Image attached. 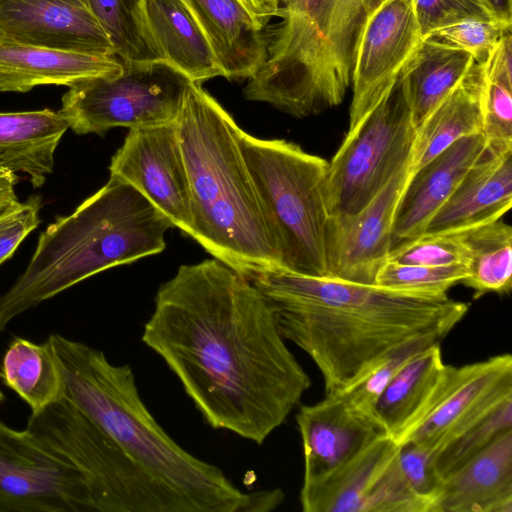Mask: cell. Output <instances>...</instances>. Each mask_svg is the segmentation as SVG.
Wrapping results in <instances>:
<instances>
[{
    "label": "cell",
    "mask_w": 512,
    "mask_h": 512,
    "mask_svg": "<svg viewBox=\"0 0 512 512\" xmlns=\"http://www.w3.org/2000/svg\"><path fill=\"white\" fill-rule=\"evenodd\" d=\"M171 227L140 191L110 176L40 234L25 271L0 296V332L15 317L101 271L161 253Z\"/></svg>",
    "instance_id": "cell-5"
},
{
    "label": "cell",
    "mask_w": 512,
    "mask_h": 512,
    "mask_svg": "<svg viewBox=\"0 0 512 512\" xmlns=\"http://www.w3.org/2000/svg\"><path fill=\"white\" fill-rule=\"evenodd\" d=\"M26 430L84 474L97 512H182L154 477L64 398L32 412Z\"/></svg>",
    "instance_id": "cell-7"
},
{
    "label": "cell",
    "mask_w": 512,
    "mask_h": 512,
    "mask_svg": "<svg viewBox=\"0 0 512 512\" xmlns=\"http://www.w3.org/2000/svg\"><path fill=\"white\" fill-rule=\"evenodd\" d=\"M511 396L510 354L463 366L447 365L437 399L401 444L410 442L438 455L456 437Z\"/></svg>",
    "instance_id": "cell-14"
},
{
    "label": "cell",
    "mask_w": 512,
    "mask_h": 512,
    "mask_svg": "<svg viewBox=\"0 0 512 512\" xmlns=\"http://www.w3.org/2000/svg\"><path fill=\"white\" fill-rule=\"evenodd\" d=\"M142 341L212 428L259 445L311 386L262 293L215 258L180 266L160 286Z\"/></svg>",
    "instance_id": "cell-1"
},
{
    "label": "cell",
    "mask_w": 512,
    "mask_h": 512,
    "mask_svg": "<svg viewBox=\"0 0 512 512\" xmlns=\"http://www.w3.org/2000/svg\"><path fill=\"white\" fill-rule=\"evenodd\" d=\"M401 445L383 434L338 468L303 482L304 512H430L400 468Z\"/></svg>",
    "instance_id": "cell-11"
},
{
    "label": "cell",
    "mask_w": 512,
    "mask_h": 512,
    "mask_svg": "<svg viewBox=\"0 0 512 512\" xmlns=\"http://www.w3.org/2000/svg\"><path fill=\"white\" fill-rule=\"evenodd\" d=\"M237 141L276 249L280 270L326 277L328 161L284 139L240 127Z\"/></svg>",
    "instance_id": "cell-6"
},
{
    "label": "cell",
    "mask_w": 512,
    "mask_h": 512,
    "mask_svg": "<svg viewBox=\"0 0 512 512\" xmlns=\"http://www.w3.org/2000/svg\"><path fill=\"white\" fill-rule=\"evenodd\" d=\"M486 147L482 133L463 137L412 172L396 210L393 246L425 232L431 218Z\"/></svg>",
    "instance_id": "cell-18"
},
{
    "label": "cell",
    "mask_w": 512,
    "mask_h": 512,
    "mask_svg": "<svg viewBox=\"0 0 512 512\" xmlns=\"http://www.w3.org/2000/svg\"><path fill=\"white\" fill-rule=\"evenodd\" d=\"M512 206V150L488 147L467 171L424 233L464 232L501 219Z\"/></svg>",
    "instance_id": "cell-19"
},
{
    "label": "cell",
    "mask_w": 512,
    "mask_h": 512,
    "mask_svg": "<svg viewBox=\"0 0 512 512\" xmlns=\"http://www.w3.org/2000/svg\"><path fill=\"white\" fill-rule=\"evenodd\" d=\"M0 376H1V371H0ZM3 398H4V396H3L2 392L0 391V401H2Z\"/></svg>",
    "instance_id": "cell-44"
},
{
    "label": "cell",
    "mask_w": 512,
    "mask_h": 512,
    "mask_svg": "<svg viewBox=\"0 0 512 512\" xmlns=\"http://www.w3.org/2000/svg\"><path fill=\"white\" fill-rule=\"evenodd\" d=\"M1 377L37 412L62 397L58 363L50 344L15 338L6 350Z\"/></svg>",
    "instance_id": "cell-28"
},
{
    "label": "cell",
    "mask_w": 512,
    "mask_h": 512,
    "mask_svg": "<svg viewBox=\"0 0 512 512\" xmlns=\"http://www.w3.org/2000/svg\"><path fill=\"white\" fill-rule=\"evenodd\" d=\"M434 512H512V429L442 479Z\"/></svg>",
    "instance_id": "cell-20"
},
{
    "label": "cell",
    "mask_w": 512,
    "mask_h": 512,
    "mask_svg": "<svg viewBox=\"0 0 512 512\" xmlns=\"http://www.w3.org/2000/svg\"><path fill=\"white\" fill-rule=\"evenodd\" d=\"M253 17L267 27L270 20L278 17L279 0H239Z\"/></svg>",
    "instance_id": "cell-41"
},
{
    "label": "cell",
    "mask_w": 512,
    "mask_h": 512,
    "mask_svg": "<svg viewBox=\"0 0 512 512\" xmlns=\"http://www.w3.org/2000/svg\"><path fill=\"white\" fill-rule=\"evenodd\" d=\"M120 61V71L77 82L62 96L59 112L74 133L177 121L192 81L165 60Z\"/></svg>",
    "instance_id": "cell-8"
},
{
    "label": "cell",
    "mask_w": 512,
    "mask_h": 512,
    "mask_svg": "<svg viewBox=\"0 0 512 512\" xmlns=\"http://www.w3.org/2000/svg\"><path fill=\"white\" fill-rule=\"evenodd\" d=\"M428 346L430 345L415 344L392 355L355 383L334 395L339 396L351 408L376 422L375 405L386 386L407 361Z\"/></svg>",
    "instance_id": "cell-35"
},
{
    "label": "cell",
    "mask_w": 512,
    "mask_h": 512,
    "mask_svg": "<svg viewBox=\"0 0 512 512\" xmlns=\"http://www.w3.org/2000/svg\"><path fill=\"white\" fill-rule=\"evenodd\" d=\"M469 248L464 232L423 233L392 247L389 261L424 266L466 265Z\"/></svg>",
    "instance_id": "cell-33"
},
{
    "label": "cell",
    "mask_w": 512,
    "mask_h": 512,
    "mask_svg": "<svg viewBox=\"0 0 512 512\" xmlns=\"http://www.w3.org/2000/svg\"><path fill=\"white\" fill-rule=\"evenodd\" d=\"M59 111L0 112V165L26 174L34 188L52 173L57 146L68 129Z\"/></svg>",
    "instance_id": "cell-26"
},
{
    "label": "cell",
    "mask_w": 512,
    "mask_h": 512,
    "mask_svg": "<svg viewBox=\"0 0 512 512\" xmlns=\"http://www.w3.org/2000/svg\"><path fill=\"white\" fill-rule=\"evenodd\" d=\"M110 176L140 191L184 234L192 228L191 192L177 123L129 129Z\"/></svg>",
    "instance_id": "cell-12"
},
{
    "label": "cell",
    "mask_w": 512,
    "mask_h": 512,
    "mask_svg": "<svg viewBox=\"0 0 512 512\" xmlns=\"http://www.w3.org/2000/svg\"><path fill=\"white\" fill-rule=\"evenodd\" d=\"M486 80L474 62L452 91L415 128L409 166L416 171L457 140L482 133Z\"/></svg>",
    "instance_id": "cell-24"
},
{
    "label": "cell",
    "mask_w": 512,
    "mask_h": 512,
    "mask_svg": "<svg viewBox=\"0 0 512 512\" xmlns=\"http://www.w3.org/2000/svg\"><path fill=\"white\" fill-rule=\"evenodd\" d=\"M415 135L399 78L387 96L351 132L328 161L329 218L350 217L364 208L410 159Z\"/></svg>",
    "instance_id": "cell-9"
},
{
    "label": "cell",
    "mask_w": 512,
    "mask_h": 512,
    "mask_svg": "<svg viewBox=\"0 0 512 512\" xmlns=\"http://www.w3.org/2000/svg\"><path fill=\"white\" fill-rule=\"evenodd\" d=\"M76 1H77V2H79L80 4H82V5L86 6V2H85V0H76ZM86 7H87V6H86Z\"/></svg>",
    "instance_id": "cell-43"
},
{
    "label": "cell",
    "mask_w": 512,
    "mask_h": 512,
    "mask_svg": "<svg viewBox=\"0 0 512 512\" xmlns=\"http://www.w3.org/2000/svg\"><path fill=\"white\" fill-rule=\"evenodd\" d=\"M493 16L503 22L512 24V0H482Z\"/></svg>",
    "instance_id": "cell-42"
},
{
    "label": "cell",
    "mask_w": 512,
    "mask_h": 512,
    "mask_svg": "<svg viewBox=\"0 0 512 512\" xmlns=\"http://www.w3.org/2000/svg\"><path fill=\"white\" fill-rule=\"evenodd\" d=\"M468 275L466 265L424 266L387 261L374 284L386 289L430 296H444Z\"/></svg>",
    "instance_id": "cell-31"
},
{
    "label": "cell",
    "mask_w": 512,
    "mask_h": 512,
    "mask_svg": "<svg viewBox=\"0 0 512 512\" xmlns=\"http://www.w3.org/2000/svg\"><path fill=\"white\" fill-rule=\"evenodd\" d=\"M423 40L413 0H382L367 20L358 45L347 132L387 96Z\"/></svg>",
    "instance_id": "cell-13"
},
{
    "label": "cell",
    "mask_w": 512,
    "mask_h": 512,
    "mask_svg": "<svg viewBox=\"0 0 512 512\" xmlns=\"http://www.w3.org/2000/svg\"><path fill=\"white\" fill-rule=\"evenodd\" d=\"M304 455L303 482L311 481L349 461L378 436L379 425L337 395H326L296 414Z\"/></svg>",
    "instance_id": "cell-17"
},
{
    "label": "cell",
    "mask_w": 512,
    "mask_h": 512,
    "mask_svg": "<svg viewBox=\"0 0 512 512\" xmlns=\"http://www.w3.org/2000/svg\"><path fill=\"white\" fill-rule=\"evenodd\" d=\"M474 62L463 50L423 38L399 76L415 128L452 91Z\"/></svg>",
    "instance_id": "cell-27"
},
{
    "label": "cell",
    "mask_w": 512,
    "mask_h": 512,
    "mask_svg": "<svg viewBox=\"0 0 512 512\" xmlns=\"http://www.w3.org/2000/svg\"><path fill=\"white\" fill-rule=\"evenodd\" d=\"M0 512H97L84 474L26 429L0 422Z\"/></svg>",
    "instance_id": "cell-10"
},
{
    "label": "cell",
    "mask_w": 512,
    "mask_h": 512,
    "mask_svg": "<svg viewBox=\"0 0 512 512\" xmlns=\"http://www.w3.org/2000/svg\"><path fill=\"white\" fill-rule=\"evenodd\" d=\"M486 79L501 80L512 84V37L511 29L499 39L485 63Z\"/></svg>",
    "instance_id": "cell-40"
},
{
    "label": "cell",
    "mask_w": 512,
    "mask_h": 512,
    "mask_svg": "<svg viewBox=\"0 0 512 512\" xmlns=\"http://www.w3.org/2000/svg\"><path fill=\"white\" fill-rule=\"evenodd\" d=\"M116 56L18 44L0 39V92H28L42 85L70 87L120 71Z\"/></svg>",
    "instance_id": "cell-21"
},
{
    "label": "cell",
    "mask_w": 512,
    "mask_h": 512,
    "mask_svg": "<svg viewBox=\"0 0 512 512\" xmlns=\"http://www.w3.org/2000/svg\"><path fill=\"white\" fill-rule=\"evenodd\" d=\"M484 125L487 147L496 152L512 150V84L486 79Z\"/></svg>",
    "instance_id": "cell-36"
},
{
    "label": "cell",
    "mask_w": 512,
    "mask_h": 512,
    "mask_svg": "<svg viewBox=\"0 0 512 512\" xmlns=\"http://www.w3.org/2000/svg\"><path fill=\"white\" fill-rule=\"evenodd\" d=\"M62 398L104 431L154 477L182 512H256L259 492L244 493L217 466L184 450L142 401L132 369L60 334L48 337Z\"/></svg>",
    "instance_id": "cell-3"
},
{
    "label": "cell",
    "mask_w": 512,
    "mask_h": 512,
    "mask_svg": "<svg viewBox=\"0 0 512 512\" xmlns=\"http://www.w3.org/2000/svg\"><path fill=\"white\" fill-rule=\"evenodd\" d=\"M446 370L439 343L406 362L375 405L374 417L385 435L399 444L407 438L437 399Z\"/></svg>",
    "instance_id": "cell-23"
},
{
    "label": "cell",
    "mask_w": 512,
    "mask_h": 512,
    "mask_svg": "<svg viewBox=\"0 0 512 512\" xmlns=\"http://www.w3.org/2000/svg\"><path fill=\"white\" fill-rule=\"evenodd\" d=\"M0 39L115 56L104 29L76 0H0Z\"/></svg>",
    "instance_id": "cell-16"
},
{
    "label": "cell",
    "mask_w": 512,
    "mask_h": 512,
    "mask_svg": "<svg viewBox=\"0 0 512 512\" xmlns=\"http://www.w3.org/2000/svg\"><path fill=\"white\" fill-rule=\"evenodd\" d=\"M143 12L163 60L194 83L223 76L205 33L183 0H144Z\"/></svg>",
    "instance_id": "cell-25"
},
{
    "label": "cell",
    "mask_w": 512,
    "mask_h": 512,
    "mask_svg": "<svg viewBox=\"0 0 512 512\" xmlns=\"http://www.w3.org/2000/svg\"><path fill=\"white\" fill-rule=\"evenodd\" d=\"M436 454L416 444H401L398 461L411 489L430 506L434 512L436 497L442 482L436 470Z\"/></svg>",
    "instance_id": "cell-38"
},
{
    "label": "cell",
    "mask_w": 512,
    "mask_h": 512,
    "mask_svg": "<svg viewBox=\"0 0 512 512\" xmlns=\"http://www.w3.org/2000/svg\"><path fill=\"white\" fill-rule=\"evenodd\" d=\"M176 123L191 192L189 236L247 279L280 270L237 141V123L202 84L193 82Z\"/></svg>",
    "instance_id": "cell-4"
},
{
    "label": "cell",
    "mask_w": 512,
    "mask_h": 512,
    "mask_svg": "<svg viewBox=\"0 0 512 512\" xmlns=\"http://www.w3.org/2000/svg\"><path fill=\"white\" fill-rule=\"evenodd\" d=\"M511 24L497 19H466L432 31L427 37L469 53L484 64Z\"/></svg>",
    "instance_id": "cell-34"
},
{
    "label": "cell",
    "mask_w": 512,
    "mask_h": 512,
    "mask_svg": "<svg viewBox=\"0 0 512 512\" xmlns=\"http://www.w3.org/2000/svg\"><path fill=\"white\" fill-rule=\"evenodd\" d=\"M413 3L423 38L462 20L496 19L482 0H413Z\"/></svg>",
    "instance_id": "cell-37"
},
{
    "label": "cell",
    "mask_w": 512,
    "mask_h": 512,
    "mask_svg": "<svg viewBox=\"0 0 512 512\" xmlns=\"http://www.w3.org/2000/svg\"><path fill=\"white\" fill-rule=\"evenodd\" d=\"M41 207V196L33 195L0 214V264L10 258L27 235L39 225Z\"/></svg>",
    "instance_id": "cell-39"
},
{
    "label": "cell",
    "mask_w": 512,
    "mask_h": 512,
    "mask_svg": "<svg viewBox=\"0 0 512 512\" xmlns=\"http://www.w3.org/2000/svg\"><path fill=\"white\" fill-rule=\"evenodd\" d=\"M512 429V396L450 442L436 457L443 479L483 450L500 433Z\"/></svg>",
    "instance_id": "cell-32"
},
{
    "label": "cell",
    "mask_w": 512,
    "mask_h": 512,
    "mask_svg": "<svg viewBox=\"0 0 512 512\" xmlns=\"http://www.w3.org/2000/svg\"><path fill=\"white\" fill-rule=\"evenodd\" d=\"M468 275L461 282L474 298L509 293L512 288V228L501 219L465 231Z\"/></svg>",
    "instance_id": "cell-29"
},
{
    "label": "cell",
    "mask_w": 512,
    "mask_h": 512,
    "mask_svg": "<svg viewBox=\"0 0 512 512\" xmlns=\"http://www.w3.org/2000/svg\"><path fill=\"white\" fill-rule=\"evenodd\" d=\"M205 33L223 77H252L266 57V27L239 0H183Z\"/></svg>",
    "instance_id": "cell-22"
},
{
    "label": "cell",
    "mask_w": 512,
    "mask_h": 512,
    "mask_svg": "<svg viewBox=\"0 0 512 512\" xmlns=\"http://www.w3.org/2000/svg\"><path fill=\"white\" fill-rule=\"evenodd\" d=\"M110 39L114 55L126 61L163 60L149 31L144 0H85Z\"/></svg>",
    "instance_id": "cell-30"
},
{
    "label": "cell",
    "mask_w": 512,
    "mask_h": 512,
    "mask_svg": "<svg viewBox=\"0 0 512 512\" xmlns=\"http://www.w3.org/2000/svg\"><path fill=\"white\" fill-rule=\"evenodd\" d=\"M411 174L408 160L359 212L346 218H329L326 277L374 284L393 247L396 210Z\"/></svg>",
    "instance_id": "cell-15"
},
{
    "label": "cell",
    "mask_w": 512,
    "mask_h": 512,
    "mask_svg": "<svg viewBox=\"0 0 512 512\" xmlns=\"http://www.w3.org/2000/svg\"><path fill=\"white\" fill-rule=\"evenodd\" d=\"M248 280L266 299L283 338L315 363L326 395L339 393L410 346L440 344L469 308L448 295L279 269Z\"/></svg>",
    "instance_id": "cell-2"
}]
</instances>
